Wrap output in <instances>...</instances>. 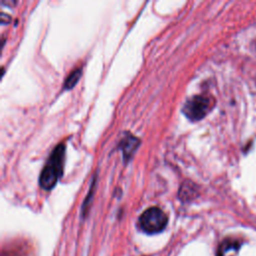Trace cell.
<instances>
[{"label":"cell","mask_w":256,"mask_h":256,"mask_svg":"<svg viewBox=\"0 0 256 256\" xmlns=\"http://www.w3.org/2000/svg\"><path fill=\"white\" fill-rule=\"evenodd\" d=\"M81 76V68H77L73 70L69 76L66 78L65 83H64V88L65 89H71L75 86V84L78 82L79 78Z\"/></svg>","instance_id":"5b68a950"},{"label":"cell","mask_w":256,"mask_h":256,"mask_svg":"<svg viewBox=\"0 0 256 256\" xmlns=\"http://www.w3.org/2000/svg\"><path fill=\"white\" fill-rule=\"evenodd\" d=\"M213 105L214 100L212 97L207 95H195L185 102L182 111L188 119L198 121L208 114Z\"/></svg>","instance_id":"3957f363"},{"label":"cell","mask_w":256,"mask_h":256,"mask_svg":"<svg viewBox=\"0 0 256 256\" xmlns=\"http://www.w3.org/2000/svg\"><path fill=\"white\" fill-rule=\"evenodd\" d=\"M139 144L140 140L137 137H135L129 132L125 133V135L122 137L119 143V147L122 151L123 158L125 161H128L132 157L134 152L137 150Z\"/></svg>","instance_id":"277c9868"},{"label":"cell","mask_w":256,"mask_h":256,"mask_svg":"<svg viewBox=\"0 0 256 256\" xmlns=\"http://www.w3.org/2000/svg\"><path fill=\"white\" fill-rule=\"evenodd\" d=\"M168 222L167 215L158 207L146 209L139 217V227L148 234H155L162 231Z\"/></svg>","instance_id":"7a4b0ae2"},{"label":"cell","mask_w":256,"mask_h":256,"mask_svg":"<svg viewBox=\"0 0 256 256\" xmlns=\"http://www.w3.org/2000/svg\"><path fill=\"white\" fill-rule=\"evenodd\" d=\"M64 156L65 144L60 143L53 149L40 173L39 184L43 189L50 190L56 185L63 173Z\"/></svg>","instance_id":"6da1fadb"}]
</instances>
